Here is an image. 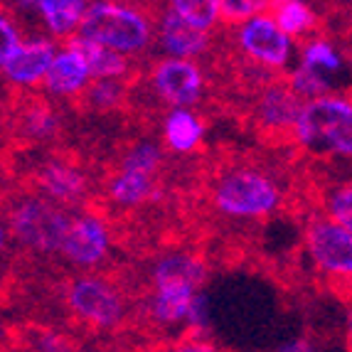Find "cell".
<instances>
[{
    "instance_id": "obj_1",
    "label": "cell",
    "mask_w": 352,
    "mask_h": 352,
    "mask_svg": "<svg viewBox=\"0 0 352 352\" xmlns=\"http://www.w3.org/2000/svg\"><path fill=\"white\" fill-rule=\"evenodd\" d=\"M294 135L308 151L352 158V101L338 96L305 101Z\"/></svg>"
},
{
    "instance_id": "obj_2",
    "label": "cell",
    "mask_w": 352,
    "mask_h": 352,
    "mask_svg": "<svg viewBox=\"0 0 352 352\" xmlns=\"http://www.w3.org/2000/svg\"><path fill=\"white\" fill-rule=\"evenodd\" d=\"M76 35L113 52H141L151 42V23L141 10L121 3H91Z\"/></svg>"
},
{
    "instance_id": "obj_3",
    "label": "cell",
    "mask_w": 352,
    "mask_h": 352,
    "mask_svg": "<svg viewBox=\"0 0 352 352\" xmlns=\"http://www.w3.org/2000/svg\"><path fill=\"white\" fill-rule=\"evenodd\" d=\"M281 202V190L269 175L252 168L229 170L214 185V207L234 219L266 217Z\"/></svg>"
},
{
    "instance_id": "obj_4",
    "label": "cell",
    "mask_w": 352,
    "mask_h": 352,
    "mask_svg": "<svg viewBox=\"0 0 352 352\" xmlns=\"http://www.w3.org/2000/svg\"><path fill=\"white\" fill-rule=\"evenodd\" d=\"M72 219V214L45 197H23L10 212V232L23 247L52 254L62 249Z\"/></svg>"
},
{
    "instance_id": "obj_5",
    "label": "cell",
    "mask_w": 352,
    "mask_h": 352,
    "mask_svg": "<svg viewBox=\"0 0 352 352\" xmlns=\"http://www.w3.org/2000/svg\"><path fill=\"white\" fill-rule=\"evenodd\" d=\"M67 303L74 316L96 328H111L124 316L121 296L116 294V288L101 278H74L67 288Z\"/></svg>"
},
{
    "instance_id": "obj_6",
    "label": "cell",
    "mask_w": 352,
    "mask_h": 352,
    "mask_svg": "<svg viewBox=\"0 0 352 352\" xmlns=\"http://www.w3.org/2000/svg\"><path fill=\"white\" fill-rule=\"evenodd\" d=\"M313 261L335 276H352V234L333 219H313L305 229Z\"/></svg>"
},
{
    "instance_id": "obj_7",
    "label": "cell",
    "mask_w": 352,
    "mask_h": 352,
    "mask_svg": "<svg viewBox=\"0 0 352 352\" xmlns=\"http://www.w3.org/2000/svg\"><path fill=\"white\" fill-rule=\"evenodd\" d=\"M239 47L249 59L261 67H283L291 59V37L278 28L274 15H256L249 23L239 25L236 32Z\"/></svg>"
},
{
    "instance_id": "obj_8",
    "label": "cell",
    "mask_w": 352,
    "mask_h": 352,
    "mask_svg": "<svg viewBox=\"0 0 352 352\" xmlns=\"http://www.w3.org/2000/svg\"><path fill=\"white\" fill-rule=\"evenodd\" d=\"M153 87L163 101L173 104L175 109H185L200 99L205 76L192 59L165 57L153 69Z\"/></svg>"
},
{
    "instance_id": "obj_9",
    "label": "cell",
    "mask_w": 352,
    "mask_h": 352,
    "mask_svg": "<svg viewBox=\"0 0 352 352\" xmlns=\"http://www.w3.org/2000/svg\"><path fill=\"white\" fill-rule=\"evenodd\" d=\"M109 252V229L94 214H79L72 219L59 254L76 266H94Z\"/></svg>"
},
{
    "instance_id": "obj_10",
    "label": "cell",
    "mask_w": 352,
    "mask_h": 352,
    "mask_svg": "<svg viewBox=\"0 0 352 352\" xmlns=\"http://www.w3.org/2000/svg\"><path fill=\"white\" fill-rule=\"evenodd\" d=\"M57 54L59 52H57V47H54V42H50V40L23 42L6 62H0V67H3V74H6L12 84H18V87H32V84L47 79V72H50V67L54 65Z\"/></svg>"
},
{
    "instance_id": "obj_11",
    "label": "cell",
    "mask_w": 352,
    "mask_h": 352,
    "mask_svg": "<svg viewBox=\"0 0 352 352\" xmlns=\"http://www.w3.org/2000/svg\"><path fill=\"white\" fill-rule=\"evenodd\" d=\"M205 281V266L188 254H170L160 258L153 269L155 291H177V294H200Z\"/></svg>"
},
{
    "instance_id": "obj_12",
    "label": "cell",
    "mask_w": 352,
    "mask_h": 352,
    "mask_svg": "<svg viewBox=\"0 0 352 352\" xmlns=\"http://www.w3.org/2000/svg\"><path fill=\"white\" fill-rule=\"evenodd\" d=\"M160 45L170 57L175 59H192L200 52H205L210 45V37L202 30L188 25L175 12L168 10L160 20Z\"/></svg>"
},
{
    "instance_id": "obj_13",
    "label": "cell",
    "mask_w": 352,
    "mask_h": 352,
    "mask_svg": "<svg viewBox=\"0 0 352 352\" xmlns=\"http://www.w3.org/2000/svg\"><path fill=\"white\" fill-rule=\"evenodd\" d=\"M67 50H72L74 54L82 57L91 79H96V82H101V79H121L126 74V69H129V62L124 59V54L113 52V50L104 47V45L89 40V37H69Z\"/></svg>"
},
{
    "instance_id": "obj_14",
    "label": "cell",
    "mask_w": 352,
    "mask_h": 352,
    "mask_svg": "<svg viewBox=\"0 0 352 352\" xmlns=\"http://www.w3.org/2000/svg\"><path fill=\"white\" fill-rule=\"evenodd\" d=\"M303 104L291 87H271L258 96L256 116L266 129H296Z\"/></svg>"
},
{
    "instance_id": "obj_15",
    "label": "cell",
    "mask_w": 352,
    "mask_h": 352,
    "mask_svg": "<svg viewBox=\"0 0 352 352\" xmlns=\"http://www.w3.org/2000/svg\"><path fill=\"white\" fill-rule=\"evenodd\" d=\"M37 185L47 197L57 202H79L87 192V180L76 168L67 163H45L37 170Z\"/></svg>"
},
{
    "instance_id": "obj_16",
    "label": "cell",
    "mask_w": 352,
    "mask_h": 352,
    "mask_svg": "<svg viewBox=\"0 0 352 352\" xmlns=\"http://www.w3.org/2000/svg\"><path fill=\"white\" fill-rule=\"evenodd\" d=\"M89 79H91V74H89L82 57L72 50H62L54 59V65L50 67L45 87L57 96H74L82 89H87Z\"/></svg>"
},
{
    "instance_id": "obj_17",
    "label": "cell",
    "mask_w": 352,
    "mask_h": 352,
    "mask_svg": "<svg viewBox=\"0 0 352 352\" xmlns=\"http://www.w3.org/2000/svg\"><path fill=\"white\" fill-rule=\"evenodd\" d=\"M205 126L192 111L188 109H173L163 124L165 146L175 153H192L202 143Z\"/></svg>"
},
{
    "instance_id": "obj_18",
    "label": "cell",
    "mask_w": 352,
    "mask_h": 352,
    "mask_svg": "<svg viewBox=\"0 0 352 352\" xmlns=\"http://www.w3.org/2000/svg\"><path fill=\"white\" fill-rule=\"evenodd\" d=\"M35 8L40 10L50 32L57 37H65L82 28L89 3H82V0H37Z\"/></svg>"
},
{
    "instance_id": "obj_19",
    "label": "cell",
    "mask_w": 352,
    "mask_h": 352,
    "mask_svg": "<svg viewBox=\"0 0 352 352\" xmlns=\"http://www.w3.org/2000/svg\"><path fill=\"white\" fill-rule=\"evenodd\" d=\"M155 195V180L151 175H138V173L118 170L109 180V197L121 207H135L153 200Z\"/></svg>"
},
{
    "instance_id": "obj_20",
    "label": "cell",
    "mask_w": 352,
    "mask_h": 352,
    "mask_svg": "<svg viewBox=\"0 0 352 352\" xmlns=\"http://www.w3.org/2000/svg\"><path fill=\"white\" fill-rule=\"evenodd\" d=\"M170 10L202 32L212 30L222 20L219 0H175V3H170Z\"/></svg>"
},
{
    "instance_id": "obj_21",
    "label": "cell",
    "mask_w": 352,
    "mask_h": 352,
    "mask_svg": "<svg viewBox=\"0 0 352 352\" xmlns=\"http://www.w3.org/2000/svg\"><path fill=\"white\" fill-rule=\"evenodd\" d=\"M274 20L278 23V28L286 32L288 37H298L303 32L313 28L316 23V15L305 3L300 0H283L274 6Z\"/></svg>"
},
{
    "instance_id": "obj_22",
    "label": "cell",
    "mask_w": 352,
    "mask_h": 352,
    "mask_svg": "<svg viewBox=\"0 0 352 352\" xmlns=\"http://www.w3.org/2000/svg\"><path fill=\"white\" fill-rule=\"evenodd\" d=\"M160 168V148L151 141H141L129 148L124 158H121V168L118 170L138 173V175H155Z\"/></svg>"
},
{
    "instance_id": "obj_23",
    "label": "cell",
    "mask_w": 352,
    "mask_h": 352,
    "mask_svg": "<svg viewBox=\"0 0 352 352\" xmlns=\"http://www.w3.org/2000/svg\"><path fill=\"white\" fill-rule=\"evenodd\" d=\"M300 67H305V69H311V72H318V74H330V72H340L342 59L330 42L316 40V42H311V45H305Z\"/></svg>"
},
{
    "instance_id": "obj_24",
    "label": "cell",
    "mask_w": 352,
    "mask_h": 352,
    "mask_svg": "<svg viewBox=\"0 0 352 352\" xmlns=\"http://www.w3.org/2000/svg\"><path fill=\"white\" fill-rule=\"evenodd\" d=\"M57 131V118L52 116L50 109L42 106H32L23 113V133L35 138V141H45L50 135H54Z\"/></svg>"
},
{
    "instance_id": "obj_25",
    "label": "cell",
    "mask_w": 352,
    "mask_h": 352,
    "mask_svg": "<svg viewBox=\"0 0 352 352\" xmlns=\"http://www.w3.org/2000/svg\"><path fill=\"white\" fill-rule=\"evenodd\" d=\"M269 8L266 0H219V12L224 23H249L256 15H264Z\"/></svg>"
},
{
    "instance_id": "obj_26",
    "label": "cell",
    "mask_w": 352,
    "mask_h": 352,
    "mask_svg": "<svg viewBox=\"0 0 352 352\" xmlns=\"http://www.w3.org/2000/svg\"><path fill=\"white\" fill-rule=\"evenodd\" d=\"M288 87L294 89L298 96H308V101L320 99V96L328 91V82H325V76L318 74V72L305 69V67H298V69L291 74V84H288Z\"/></svg>"
},
{
    "instance_id": "obj_27",
    "label": "cell",
    "mask_w": 352,
    "mask_h": 352,
    "mask_svg": "<svg viewBox=\"0 0 352 352\" xmlns=\"http://www.w3.org/2000/svg\"><path fill=\"white\" fill-rule=\"evenodd\" d=\"M328 212L333 222H338L352 234V185H342V188H335L330 192Z\"/></svg>"
},
{
    "instance_id": "obj_28",
    "label": "cell",
    "mask_w": 352,
    "mask_h": 352,
    "mask_svg": "<svg viewBox=\"0 0 352 352\" xmlns=\"http://www.w3.org/2000/svg\"><path fill=\"white\" fill-rule=\"evenodd\" d=\"M87 94L91 106H96V109H113L124 96V87L118 79H101V82H94L89 87Z\"/></svg>"
},
{
    "instance_id": "obj_29",
    "label": "cell",
    "mask_w": 352,
    "mask_h": 352,
    "mask_svg": "<svg viewBox=\"0 0 352 352\" xmlns=\"http://www.w3.org/2000/svg\"><path fill=\"white\" fill-rule=\"evenodd\" d=\"M20 45H23V40H20L18 28L10 23L8 15H3V18H0V62H6Z\"/></svg>"
},
{
    "instance_id": "obj_30",
    "label": "cell",
    "mask_w": 352,
    "mask_h": 352,
    "mask_svg": "<svg viewBox=\"0 0 352 352\" xmlns=\"http://www.w3.org/2000/svg\"><path fill=\"white\" fill-rule=\"evenodd\" d=\"M170 352H217V347L205 340H185V342H180V345L173 347Z\"/></svg>"
},
{
    "instance_id": "obj_31",
    "label": "cell",
    "mask_w": 352,
    "mask_h": 352,
    "mask_svg": "<svg viewBox=\"0 0 352 352\" xmlns=\"http://www.w3.org/2000/svg\"><path fill=\"white\" fill-rule=\"evenodd\" d=\"M278 352H316L311 340H305V338H296V340H288L286 345H281Z\"/></svg>"
},
{
    "instance_id": "obj_32",
    "label": "cell",
    "mask_w": 352,
    "mask_h": 352,
    "mask_svg": "<svg viewBox=\"0 0 352 352\" xmlns=\"http://www.w3.org/2000/svg\"><path fill=\"white\" fill-rule=\"evenodd\" d=\"M350 340H352V313H350Z\"/></svg>"
}]
</instances>
